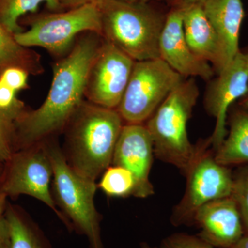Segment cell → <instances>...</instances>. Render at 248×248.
Segmentation results:
<instances>
[{
  "mask_svg": "<svg viewBox=\"0 0 248 248\" xmlns=\"http://www.w3.org/2000/svg\"><path fill=\"white\" fill-rule=\"evenodd\" d=\"M4 163L0 161V179L2 177L3 172H4Z\"/></svg>",
  "mask_w": 248,
  "mask_h": 248,
  "instance_id": "34",
  "label": "cell"
},
{
  "mask_svg": "<svg viewBox=\"0 0 248 248\" xmlns=\"http://www.w3.org/2000/svg\"><path fill=\"white\" fill-rule=\"evenodd\" d=\"M203 7L218 37L223 70L241 50L240 31L245 17L242 0H206Z\"/></svg>",
  "mask_w": 248,
  "mask_h": 248,
  "instance_id": "15",
  "label": "cell"
},
{
  "mask_svg": "<svg viewBox=\"0 0 248 248\" xmlns=\"http://www.w3.org/2000/svg\"><path fill=\"white\" fill-rule=\"evenodd\" d=\"M199 96L200 90L195 79L183 80L146 124L153 140L155 156L175 166L184 174L197 153V146L191 143L187 128Z\"/></svg>",
  "mask_w": 248,
  "mask_h": 248,
  "instance_id": "3",
  "label": "cell"
},
{
  "mask_svg": "<svg viewBox=\"0 0 248 248\" xmlns=\"http://www.w3.org/2000/svg\"><path fill=\"white\" fill-rule=\"evenodd\" d=\"M182 1L184 4H203L206 0H177Z\"/></svg>",
  "mask_w": 248,
  "mask_h": 248,
  "instance_id": "32",
  "label": "cell"
},
{
  "mask_svg": "<svg viewBox=\"0 0 248 248\" xmlns=\"http://www.w3.org/2000/svg\"><path fill=\"white\" fill-rule=\"evenodd\" d=\"M120 1H126V2L146 3L149 0H120Z\"/></svg>",
  "mask_w": 248,
  "mask_h": 248,
  "instance_id": "33",
  "label": "cell"
},
{
  "mask_svg": "<svg viewBox=\"0 0 248 248\" xmlns=\"http://www.w3.org/2000/svg\"><path fill=\"white\" fill-rule=\"evenodd\" d=\"M103 41L95 32L81 34L71 50L53 65V80L45 102L36 110L24 111L14 122L15 151L63 133L84 100L90 68Z\"/></svg>",
  "mask_w": 248,
  "mask_h": 248,
  "instance_id": "1",
  "label": "cell"
},
{
  "mask_svg": "<svg viewBox=\"0 0 248 248\" xmlns=\"http://www.w3.org/2000/svg\"><path fill=\"white\" fill-rule=\"evenodd\" d=\"M182 7L183 29L187 45L195 55L211 64L218 74L222 70L221 48L203 4H184Z\"/></svg>",
  "mask_w": 248,
  "mask_h": 248,
  "instance_id": "16",
  "label": "cell"
},
{
  "mask_svg": "<svg viewBox=\"0 0 248 248\" xmlns=\"http://www.w3.org/2000/svg\"><path fill=\"white\" fill-rule=\"evenodd\" d=\"M228 125L224 141L215 151V159L228 167L248 164V109L234 104L228 112Z\"/></svg>",
  "mask_w": 248,
  "mask_h": 248,
  "instance_id": "17",
  "label": "cell"
},
{
  "mask_svg": "<svg viewBox=\"0 0 248 248\" xmlns=\"http://www.w3.org/2000/svg\"><path fill=\"white\" fill-rule=\"evenodd\" d=\"M102 31L99 4H88L38 18L28 30L16 34L14 37L25 48L41 47L62 58L71 50L80 35L92 32L102 36Z\"/></svg>",
  "mask_w": 248,
  "mask_h": 248,
  "instance_id": "7",
  "label": "cell"
},
{
  "mask_svg": "<svg viewBox=\"0 0 248 248\" xmlns=\"http://www.w3.org/2000/svg\"><path fill=\"white\" fill-rule=\"evenodd\" d=\"M238 104L241 106V107L244 108L248 109V91L246 94L238 101Z\"/></svg>",
  "mask_w": 248,
  "mask_h": 248,
  "instance_id": "31",
  "label": "cell"
},
{
  "mask_svg": "<svg viewBox=\"0 0 248 248\" xmlns=\"http://www.w3.org/2000/svg\"><path fill=\"white\" fill-rule=\"evenodd\" d=\"M97 187L110 197H125L133 195L135 181L128 170L121 166H109L103 173Z\"/></svg>",
  "mask_w": 248,
  "mask_h": 248,
  "instance_id": "21",
  "label": "cell"
},
{
  "mask_svg": "<svg viewBox=\"0 0 248 248\" xmlns=\"http://www.w3.org/2000/svg\"><path fill=\"white\" fill-rule=\"evenodd\" d=\"M210 138L197 146V153L185 173L186 187L182 200L173 209L170 222L178 227L193 223L196 212L205 204L231 195L233 172L217 162L209 151Z\"/></svg>",
  "mask_w": 248,
  "mask_h": 248,
  "instance_id": "6",
  "label": "cell"
},
{
  "mask_svg": "<svg viewBox=\"0 0 248 248\" xmlns=\"http://www.w3.org/2000/svg\"><path fill=\"white\" fill-rule=\"evenodd\" d=\"M17 93L0 81V111L14 123L27 110L24 103L18 99Z\"/></svg>",
  "mask_w": 248,
  "mask_h": 248,
  "instance_id": "23",
  "label": "cell"
},
{
  "mask_svg": "<svg viewBox=\"0 0 248 248\" xmlns=\"http://www.w3.org/2000/svg\"><path fill=\"white\" fill-rule=\"evenodd\" d=\"M0 248H11V236L7 221L0 217Z\"/></svg>",
  "mask_w": 248,
  "mask_h": 248,
  "instance_id": "27",
  "label": "cell"
},
{
  "mask_svg": "<svg viewBox=\"0 0 248 248\" xmlns=\"http://www.w3.org/2000/svg\"><path fill=\"white\" fill-rule=\"evenodd\" d=\"M232 198L237 205L245 235H248V164L239 166L233 172V185Z\"/></svg>",
  "mask_w": 248,
  "mask_h": 248,
  "instance_id": "22",
  "label": "cell"
},
{
  "mask_svg": "<svg viewBox=\"0 0 248 248\" xmlns=\"http://www.w3.org/2000/svg\"><path fill=\"white\" fill-rule=\"evenodd\" d=\"M232 248H248V235H244Z\"/></svg>",
  "mask_w": 248,
  "mask_h": 248,
  "instance_id": "30",
  "label": "cell"
},
{
  "mask_svg": "<svg viewBox=\"0 0 248 248\" xmlns=\"http://www.w3.org/2000/svg\"><path fill=\"white\" fill-rule=\"evenodd\" d=\"M103 0H59L62 5H66L73 8L88 4H99Z\"/></svg>",
  "mask_w": 248,
  "mask_h": 248,
  "instance_id": "28",
  "label": "cell"
},
{
  "mask_svg": "<svg viewBox=\"0 0 248 248\" xmlns=\"http://www.w3.org/2000/svg\"><path fill=\"white\" fill-rule=\"evenodd\" d=\"M15 152L14 122L0 111V161L5 163Z\"/></svg>",
  "mask_w": 248,
  "mask_h": 248,
  "instance_id": "24",
  "label": "cell"
},
{
  "mask_svg": "<svg viewBox=\"0 0 248 248\" xmlns=\"http://www.w3.org/2000/svg\"><path fill=\"white\" fill-rule=\"evenodd\" d=\"M102 37L134 61L159 58V42L165 19L146 3L103 0Z\"/></svg>",
  "mask_w": 248,
  "mask_h": 248,
  "instance_id": "4",
  "label": "cell"
},
{
  "mask_svg": "<svg viewBox=\"0 0 248 248\" xmlns=\"http://www.w3.org/2000/svg\"><path fill=\"white\" fill-rule=\"evenodd\" d=\"M14 66L22 68L33 76L45 72L40 54L19 45L14 35L0 23V75L6 68Z\"/></svg>",
  "mask_w": 248,
  "mask_h": 248,
  "instance_id": "18",
  "label": "cell"
},
{
  "mask_svg": "<svg viewBox=\"0 0 248 248\" xmlns=\"http://www.w3.org/2000/svg\"><path fill=\"white\" fill-rule=\"evenodd\" d=\"M248 91V55L242 50L213 80L205 98V108L215 119V127L210 138L214 151L226 138L227 119L230 109Z\"/></svg>",
  "mask_w": 248,
  "mask_h": 248,
  "instance_id": "11",
  "label": "cell"
},
{
  "mask_svg": "<svg viewBox=\"0 0 248 248\" xmlns=\"http://www.w3.org/2000/svg\"><path fill=\"white\" fill-rule=\"evenodd\" d=\"M158 248H215L200 236L177 233L165 238Z\"/></svg>",
  "mask_w": 248,
  "mask_h": 248,
  "instance_id": "25",
  "label": "cell"
},
{
  "mask_svg": "<svg viewBox=\"0 0 248 248\" xmlns=\"http://www.w3.org/2000/svg\"><path fill=\"white\" fill-rule=\"evenodd\" d=\"M199 236L215 248H232L245 235L237 205L230 197L209 202L196 212Z\"/></svg>",
  "mask_w": 248,
  "mask_h": 248,
  "instance_id": "14",
  "label": "cell"
},
{
  "mask_svg": "<svg viewBox=\"0 0 248 248\" xmlns=\"http://www.w3.org/2000/svg\"><path fill=\"white\" fill-rule=\"evenodd\" d=\"M139 248H158L152 247V246H150V245H148L147 244H142L141 245V246H140V247Z\"/></svg>",
  "mask_w": 248,
  "mask_h": 248,
  "instance_id": "35",
  "label": "cell"
},
{
  "mask_svg": "<svg viewBox=\"0 0 248 248\" xmlns=\"http://www.w3.org/2000/svg\"><path fill=\"white\" fill-rule=\"evenodd\" d=\"M135 62L115 46L104 40L90 68L85 98L99 107L117 110Z\"/></svg>",
  "mask_w": 248,
  "mask_h": 248,
  "instance_id": "10",
  "label": "cell"
},
{
  "mask_svg": "<svg viewBox=\"0 0 248 248\" xmlns=\"http://www.w3.org/2000/svg\"><path fill=\"white\" fill-rule=\"evenodd\" d=\"M44 141L53 166L52 194L67 224L86 236L91 248H104L101 236L100 215L94 202L97 184L72 169L56 137Z\"/></svg>",
  "mask_w": 248,
  "mask_h": 248,
  "instance_id": "5",
  "label": "cell"
},
{
  "mask_svg": "<svg viewBox=\"0 0 248 248\" xmlns=\"http://www.w3.org/2000/svg\"><path fill=\"white\" fill-rule=\"evenodd\" d=\"M184 79L161 59L135 62L117 110L127 124H143Z\"/></svg>",
  "mask_w": 248,
  "mask_h": 248,
  "instance_id": "8",
  "label": "cell"
},
{
  "mask_svg": "<svg viewBox=\"0 0 248 248\" xmlns=\"http://www.w3.org/2000/svg\"><path fill=\"white\" fill-rule=\"evenodd\" d=\"M7 198V196L0 192V217H4L8 204Z\"/></svg>",
  "mask_w": 248,
  "mask_h": 248,
  "instance_id": "29",
  "label": "cell"
},
{
  "mask_svg": "<svg viewBox=\"0 0 248 248\" xmlns=\"http://www.w3.org/2000/svg\"><path fill=\"white\" fill-rule=\"evenodd\" d=\"M5 218L11 236V248H49L40 230L17 205L8 203Z\"/></svg>",
  "mask_w": 248,
  "mask_h": 248,
  "instance_id": "19",
  "label": "cell"
},
{
  "mask_svg": "<svg viewBox=\"0 0 248 248\" xmlns=\"http://www.w3.org/2000/svg\"><path fill=\"white\" fill-rule=\"evenodd\" d=\"M153 140L146 125H124L116 145L112 166H121L133 174L135 181L133 196L144 199L154 195L150 180L153 156Z\"/></svg>",
  "mask_w": 248,
  "mask_h": 248,
  "instance_id": "12",
  "label": "cell"
},
{
  "mask_svg": "<svg viewBox=\"0 0 248 248\" xmlns=\"http://www.w3.org/2000/svg\"><path fill=\"white\" fill-rule=\"evenodd\" d=\"M123 122L117 110L84 99L63 132L62 151L72 169L81 177L96 182L112 164Z\"/></svg>",
  "mask_w": 248,
  "mask_h": 248,
  "instance_id": "2",
  "label": "cell"
},
{
  "mask_svg": "<svg viewBox=\"0 0 248 248\" xmlns=\"http://www.w3.org/2000/svg\"><path fill=\"white\" fill-rule=\"evenodd\" d=\"M53 176V166L45 142H40L15 151L4 163L0 192L11 198L25 195L40 200L68 226L66 218L57 208L50 191Z\"/></svg>",
  "mask_w": 248,
  "mask_h": 248,
  "instance_id": "9",
  "label": "cell"
},
{
  "mask_svg": "<svg viewBox=\"0 0 248 248\" xmlns=\"http://www.w3.org/2000/svg\"><path fill=\"white\" fill-rule=\"evenodd\" d=\"M159 58L183 78L211 79V64L193 53L184 35L183 7L172 10L165 19L159 42Z\"/></svg>",
  "mask_w": 248,
  "mask_h": 248,
  "instance_id": "13",
  "label": "cell"
},
{
  "mask_svg": "<svg viewBox=\"0 0 248 248\" xmlns=\"http://www.w3.org/2000/svg\"><path fill=\"white\" fill-rule=\"evenodd\" d=\"M29 73L19 67H9L0 75V81L16 92L29 88Z\"/></svg>",
  "mask_w": 248,
  "mask_h": 248,
  "instance_id": "26",
  "label": "cell"
},
{
  "mask_svg": "<svg viewBox=\"0 0 248 248\" xmlns=\"http://www.w3.org/2000/svg\"><path fill=\"white\" fill-rule=\"evenodd\" d=\"M244 52H245V53H247L248 55V49H247V50H246V51H244Z\"/></svg>",
  "mask_w": 248,
  "mask_h": 248,
  "instance_id": "36",
  "label": "cell"
},
{
  "mask_svg": "<svg viewBox=\"0 0 248 248\" xmlns=\"http://www.w3.org/2000/svg\"><path fill=\"white\" fill-rule=\"evenodd\" d=\"M56 11L61 8L59 0H0V23L12 35L22 32L19 18L29 12H35L40 4Z\"/></svg>",
  "mask_w": 248,
  "mask_h": 248,
  "instance_id": "20",
  "label": "cell"
}]
</instances>
